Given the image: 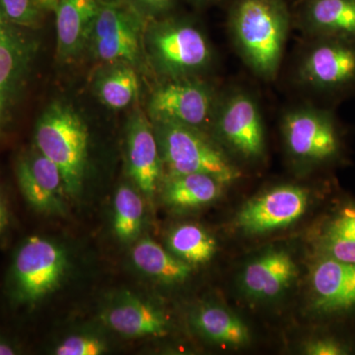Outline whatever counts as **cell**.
<instances>
[{"instance_id":"7a4b0ae2","label":"cell","mask_w":355,"mask_h":355,"mask_svg":"<svg viewBox=\"0 0 355 355\" xmlns=\"http://www.w3.org/2000/svg\"><path fill=\"white\" fill-rule=\"evenodd\" d=\"M144 44L154 69L167 79L198 76L214 60L205 33L181 18L163 16L148 20Z\"/></svg>"},{"instance_id":"f546056e","label":"cell","mask_w":355,"mask_h":355,"mask_svg":"<svg viewBox=\"0 0 355 355\" xmlns=\"http://www.w3.org/2000/svg\"><path fill=\"white\" fill-rule=\"evenodd\" d=\"M147 19L163 17L172 10L176 0H128Z\"/></svg>"},{"instance_id":"d4e9b609","label":"cell","mask_w":355,"mask_h":355,"mask_svg":"<svg viewBox=\"0 0 355 355\" xmlns=\"http://www.w3.org/2000/svg\"><path fill=\"white\" fill-rule=\"evenodd\" d=\"M168 250L191 266L202 265L214 258L216 239L197 224H183L173 229L167 238Z\"/></svg>"},{"instance_id":"8fae6325","label":"cell","mask_w":355,"mask_h":355,"mask_svg":"<svg viewBox=\"0 0 355 355\" xmlns=\"http://www.w3.org/2000/svg\"><path fill=\"white\" fill-rule=\"evenodd\" d=\"M310 307L334 324L355 319V263L316 256L309 277Z\"/></svg>"},{"instance_id":"8992f818","label":"cell","mask_w":355,"mask_h":355,"mask_svg":"<svg viewBox=\"0 0 355 355\" xmlns=\"http://www.w3.org/2000/svg\"><path fill=\"white\" fill-rule=\"evenodd\" d=\"M287 151L303 164L335 165L345 155V135L335 114L326 108L303 105L289 110L282 120Z\"/></svg>"},{"instance_id":"e0dca14e","label":"cell","mask_w":355,"mask_h":355,"mask_svg":"<svg viewBox=\"0 0 355 355\" xmlns=\"http://www.w3.org/2000/svg\"><path fill=\"white\" fill-rule=\"evenodd\" d=\"M297 272L291 254L284 250H275L261 254L246 266L240 286L248 297L270 300L284 293Z\"/></svg>"},{"instance_id":"836d02e7","label":"cell","mask_w":355,"mask_h":355,"mask_svg":"<svg viewBox=\"0 0 355 355\" xmlns=\"http://www.w3.org/2000/svg\"><path fill=\"white\" fill-rule=\"evenodd\" d=\"M193 3L197 4V6H209V4L216 3V2L220 1V0H191Z\"/></svg>"},{"instance_id":"9c48e42d","label":"cell","mask_w":355,"mask_h":355,"mask_svg":"<svg viewBox=\"0 0 355 355\" xmlns=\"http://www.w3.org/2000/svg\"><path fill=\"white\" fill-rule=\"evenodd\" d=\"M221 95L198 76L168 79L151 94L148 116L153 123H173L210 130Z\"/></svg>"},{"instance_id":"4316f807","label":"cell","mask_w":355,"mask_h":355,"mask_svg":"<svg viewBox=\"0 0 355 355\" xmlns=\"http://www.w3.org/2000/svg\"><path fill=\"white\" fill-rule=\"evenodd\" d=\"M308 355H349L355 352V343L343 334L324 331L311 338L303 349Z\"/></svg>"},{"instance_id":"484cf974","label":"cell","mask_w":355,"mask_h":355,"mask_svg":"<svg viewBox=\"0 0 355 355\" xmlns=\"http://www.w3.org/2000/svg\"><path fill=\"white\" fill-rule=\"evenodd\" d=\"M144 218V203L137 191L123 184L114 198L113 229L123 243L135 241L139 238Z\"/></svg>"},{"instance_id":"52a82bcc","label":"cell","mask_w":355,"mask_h":355,"mask_svg":"<svg viewBox=\"0 0 355 355\" xmlns=\"http://www.w3.org/2000/svg\"><path fill=\"white\" fill-rule=\"evenodd\" d=\"M147 22L128 0H102L87 44L101 62L135 67L144 55Z\"/></svg>"},{"instance_id":"1f68e13d","label":"cell","mask_w":355,"mask_h":355,"mask_svg":"<svg viewBox=\"0 0 355 355\" xmlns=\"http://www.w3.org/2000/svg\"><path fill=\"white\" fill-rule=\"evenodd\" d=\"M9 223L8 210L0 193V237L6 232Z\"/></svg>"},{"instance_id":"ac0fdd59","label":"cell","mask_w":355,"mask_h":355,"mask_svg":"<svg viewBox=\"0 0 355 355\" xmlns=\"http://www.w3.org/2000/svg\"><path fill=\"white\" fill-rule=\"evenodd\" d=\"M297 19L308 38L355 41V0H301Z\"/></svg>"},{"instance_id":"6da1fadb","label":"cell","mask_w":355,"mask_h":355,"mask_svg":"<svg viewBox=\"0 0 355 355\" xmlns=\"http://www.w3.org/2000/svg\"><path fill=\"white\" fill-rule=\"evenodd\" d=\"M286 0H234L228 13L233 44L257 76H277L291 26Z\"/></svg>"},{"instance_id":"3957f363","label":"cell","mask_w":355,"mask_h":355,"mask_svg":"<svg viewBox=\"0 0 355 355\" xmlns=\"http://www.w3.org/2000/svg\"><path fill=\"white\" fill-rule=\"evenodd\" d=\"M35 144L62 173L67 197H78L88 159L89 133L83 118L69 105L53 102L40 116Z\"/></svg>"},{"instance_id":"5bb4252c","label":"cell","mask_w":355,"mask_h":355,"mask_svg":"<svg viewBox=\"0 0 355 355\" xmlns=\"http://www.w3.org/2000/svg\"><path fill=\"white\" fill-rule=\"evenodd\" d=\"M18 184L23 197L38 212L64 214L67 191L62 173L38 149L18 161Z\"/></svg>"},{"instance_id":"d6986e66","label":"cell","mask_w":355,"mask_h":355,"mask_svg":"<svg viewBox=\"0 0 355 355\" xmlns=\"http://www.w3.org/2000/svg\"><path fill=\"white\" fill-rule=\"evenodd\" d=\"M316 256L355 263V200L343 198L329 209L314 239Z\"/></svg>"},{"instance_id":"7c38bea8","label":"cell","mask_w":355,"mask_h":355,"mask_svg":"<svg viewBox=\"0 0 355 355\" xmlns=\"http://www.w3.org/2000/svg\"><path fill=\"white\" fill-rule=\"evenodd\" d=\"M310 200V191L303 187H275L245 203L236 217V225L250 235L288 227L304 216Z\"/></svg>"},{"instance_id":"83f0119b","label":"cell","mask_w":355,"mask_h":355,"mask_svg":"<svg viewBox=\"0 0 355 355\" xmlns=\"http://www.w3.org/2000/svg\"><path fill=\"white\" fill-rule=\"evenodd\" d=\"M0 6L7 19L21 28L34 29L43 19L44 13L33 0H0Z\"/></svg>"},{"instance_id":"44dd1931","label":"cell","mask_w":355,"mask_h":355,"mask_svg":"<svg viewBox=\"0 0 355 355\" xmlns=\"http://www.w3.org/2000/svg\"><path fill=\"white\" fill-rule=\"evenodd\" d=\"M223 186L225 184L207 174L178 175L166 178L162 198L175 209H198L220 197Z\"/></svg>"},{"instance_id":"4dcf8cb0","label":"cell","mask_w":355,"mask_h":355,"mask_svg":"<svg viewBox=\"0 0 355 355\" xmlns=\"http://www.w3.org/2000/svg\"><path fill=\"white\" fill-rule=\"evenodd\" d=\"M40 11L44 13H55L60 0H33Z\"/></svg>"},{"instance_id":"277c9868","label":"cell","mask_w":355,"mask_h":355,"mask_svg":"<svg viewBox=\"0 0 355 355\" xmlns=\"http://www.w3.org/2000/svg\"><path fill=\"white\" fill-rule=\"evenodd\" d=\"M153 123L167 177L200 173L224 184L241 177L223 148L203 130L173 123Z\"/></svg>"},{"instance_id":"2e32d148","label":"cell","mask_w":355,"mask_h":355,"mask_svg":"<svg viewBox=\"0 0 355 355\" xmlns=\"http://www.w3.org/2000/svg\"><path fill=\"white\" fill-rule=\"evenodd\" d=\"M103 323L125 338L163 336L169 322L155 306L132 294L123 293L109 303L101 312Z\"/></svg>"},{"instance_id":"ba28073f","label":"cell","mask_w":355,"mask_h":355,"mask_svg":"<svg viewBox=\"0 0 355 355\" xmlns=\"http://www.w3.org/2000/svg\"><path fill=\"white\" fill-rule=\"evenodd\" d=\"M299 83L327 96L340 97L355 91V41L309 38L296 69Z\"/></svg>"},{"instance_id":"ffe728a7","label":"cell","mask_w":355,"mask_h":355,"mask_svg":"<svg viewBox=\"0 0 355 355\" xmlns=\"http://www.w3.org/2000/svg\"><path fill=\"white\" fill-rule=\"evenodd\" d=\"M102 0H60L55 10L58 57H76L87 44Z\"/></svg>"},{"instance_id":"f1b7e54d","label":"cell","mask_w":355,"mask_h":355,"mask_svg":"<svg viewBox=\"0 0 355 355\" xmlns=\"http://www.w3.org/2000/svg\"><path fill=\"white\" fill-rule=\"evenodd\" d=\"M107 343L92 334H78L67 336L55 347L58 355H99L107 352Z\"/></svg>"},{"instance_id":"603a6c76","label":"cell","mask_w":355,"mask_h":355,"mask_svg":"<svg viewBox=\"0 0 355 355\" xmlns=\"http://www.w3.org/2000/svg\"><path fill=\"white\" fill-rule=\"evenodd\" d=\"M193 327L207 340L225 347H244L250 342L249 329L239 318L219 306L207 305L196 311Z\"/></svg>"},{"instance_id":"4fadbf2b","label":"cell","mask_w":355,"mask_h":355,"mask_svg":"<svg viewBox=\"0 0 355 355\" xmlns=\"http://www.w3.org/2000/svg\"><path fill=\"white\" fill-rule=\"evenodd\" d=\"M35 51L34 42L7 19L0 6V135L24 87Z\"/></svg>"},{"instance_id":"9a60e30c","label":"cell","mask_w":355,"mask_h":355,"mask_svg":"<svg viewBox=\"0 0 355 355\" xmlns=\"http://www.w3.org/2000/svg\"><path fill=\"white\" fill-rule=\"evenodd\" d=\"M128 171L139 191L153 200L163 174L153 123L140 109L130 116L127 133Z\"/></svg>"},{"instance_id":"cb8c5ba5","label":"cell","mask_w":355,"mask_h":355,"mask_svg":"<svg viewBox=\"0 0 355 355\" xmlns=\"http://www.w3.org/2000/svg\"><path fill=\"white\" fill-rule=\"evenodd\" d=\"M96 80V92L109 108H127L139 95V77L132 65L116 62Z\"/></svg>"},{"instance_id":"30bf717a","label":"cell","mask_w":355,"mask_h":355,"mask_svg":"<svg viewBox=\"0 0 355 355\" xmlns=\"http://www.w3.org/2000/svg\"><path fill=\"white\" fill-rule=\"evenodd\" d=\"M210 130L222 146L245 160L256 161L265 155V125L260 107L244 91L221 96Z\"/></svg>"},{"instance_id":"d6a6232c","label":"cell","mask_w":355,"mask_h":355,"mask_svg":"<svg viewBox=\"0 0 355 355\" xmlns=\"http://www.w3.org/2000/svg\"><path fill=\"white\" fill-rule=\"evenodd\" d=\"M15 345L7 340L3 336H0V355H14L18 354Z\"/></svg>"},{"instance_id":"7402d4cb","label":"cell","mask_w":355,"mask_h":355,"mask_svg":"<svg viewBox=\"0 0 355 355\" xmlns=\"http://www.w3.org/2000/svg\"><path fill=\"white\" fill-rule=\"evenodd\" d=\"M132 260L140 272L165 284H182L193 272V266L180 260L150 238H144L135 245Z\"/></svg>"},{"instance_id":"5b68a950","label":"cell","mask_w":355,"mask_h":355,"mask_svg":"<svg viewBox=\"0 0 355 355\" xmlns=\"http://www.w3.org/2000/svg\"><path fill=\"white\" fill-rule=\"evenodd\" d=\"M65 248L48 238L32 236L16 252L7 291L13 304L33 307L62 286L69 270Z\"/></svg>"}]
</instances>
